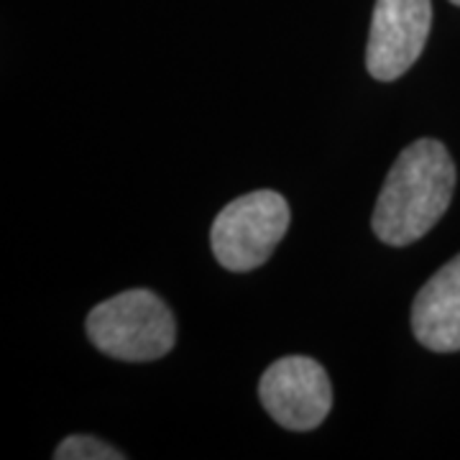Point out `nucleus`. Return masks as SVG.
Returning a JSON list of instances; mask_svg holds the SVG:
<instances>
[{
  "label": "nucleus",
  "mask_w": 460,
  "mask_h": 460,
  "mask_svg": "<svg viewBox=\"0 0 460 460\" xmlns=\"http://www.w3.org/2000/svg\"><path fill=\"white\" fill-rule=\"evenodd\" d=\"M456 192V162L435 138H420L399 154L386 174L371 226L386 246L420 241L447 210Z\"/></svg>",
  "instance_id": "1"
},
{
  "label": "nucleus",
  "mask_w": 460,
  "mask_h": 460,
  "mask_svg": "<svg viewBox=\"0 0 460 460\" xmlns=\"http://www.w3.org/2000/svg\"><path fill=\"white\" fill-rule=\"evenodd\" d=\"M87 338L115 361L144 363L174 348L177 325L162 296L148 289H128L93 307L87 314Z\"/></svg>",
  "instance_id": "2"
},
{
  "label": "nucleus",
  "mask_w": 460,
  "mask_h": 460,
  "mask_svg": "<svg viewBox=\"0 0 460 460\" xmlns=\"http://www.w3.org/2000/svg\"><path fill=\"white\" fill-rule=\"evenodd\" d=\"M289 228V205L274 190L248 192L228 202L215 217L210 243L228 271H253L269 261Z\"/></svg>",
  "instance_id": "3"
},
{
  "label": "nucleus",
  "mask_w": 460,
  "mask_h": 460,
  "mask_svg": "<svg viewBox=\"0 0 460 460\" xmlns=\"http://www.w3.org/2000/svg\"><path fill=\"white\" fill-rule=\"evenodd\" d=\"M259 396L281 428L307 432L325 422L332 386L325 368L307 356H287L263 371Z\"/></svg>",
  "instance_id": "4"
},
{
  "label": "nucleus",
  "mask_w": 460,
  "mask_h": 460,
  "mask_svg": "<svg viewBox=\"0 0 460 460\" xmlns=\"http://www.w3.org/2000/svg\"><path fill=\"white\" fill-rule=\"evenodd\" d=\"M432 0H376L366 47L368 75L392 83L410 69L428 44Z\"/></svg>",
  "instance_id": "5"
},
{
  "label": "nucleus",
  "mask_w": 460,
  "mask_h": 460,
  "mask_svg": "<svg viewBox=\"0 0 460 460\" xmlns=\"http://www.w3.org/2000/svg\"><path fill=\"white\" fill-rule=\"evenodd\" d=\"M411 332L435 353L460 350V253L414 296Z\"/></svg>",
  "instance_id": "6"
},
{
  "label": "nucleus",
  "mask_w": 460,
  "mask_h": 460,
  "mask_svg": "<svg viewBox=\"0 0 460 460\" xmlns=\"http://www.w3.org/2000/svg\"><path fill=\"white\" fill-rule=\"evenodd\" d=\"M57 460H120L126 458L120 450H115L113 445L102 443L98 438L90 435H72L59 443L54 450Z\"/></svg>",
  "instance_id": "7"
},
{
  "label": "nucleus",
  "mask_w": 460,
  "mask_h": 460,
  "mask_svg": "<svg viewBox=\"0 0 460 460\" xmlns=\"http://www.w3.org/2000/svg\"><path fill=\"white\" fill-rule=\"evenodd\" d=\"M450 3H456V5H460V0H450Z\"/></svg>",
  "instance_id": "8"
}]
</instances>
